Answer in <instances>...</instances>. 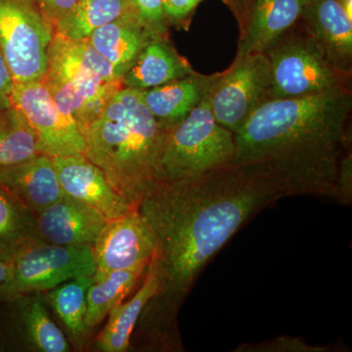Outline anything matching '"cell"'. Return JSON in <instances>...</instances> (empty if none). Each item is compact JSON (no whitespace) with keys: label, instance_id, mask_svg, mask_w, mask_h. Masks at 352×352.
I'll return each mask as SVG.
<instances>
[{"label":"cell","instance_id":"1","mask_svg":"<svg viewBox=\"0 0 352 352\" xmlns=\"http://www.w3.org/2000/svg\"><path fill=\"white\" fill-rule=\"evenodd\" d=\"M293 197L274 176L244 164H228L179 180H166L139 203L154 234L152 261L160 278L154 303L166 322L175 319L199 275L247 222L273 204Z\"/></svg>","mask_w":352,"mask_h":352},{"label":"cell","instance_id":"2","mask_svg":"<svg viewBox=\"0 0 352 352\" xmlns=\"http://www.w3.org/2000/svg\"><path fill=\"white\" fill-rule=\"evenodd\" d=\"M351 88L271 99L234 134L232 164L270 173L293 196L336 201L340 163L351 149Z\"/></svg>","mask_w":352,"mask_h":352},{"label":"cell","instance_id":"3","mask_svg":"<svg viewBox=\"0 0 352 352\" xmlns=\"http://www.w3.org/2000/svg\"><path fill=\"white\" fill-rule=\"evenodd\" d=\"M168 129L146 107L140 90L122 87L85 132V157L133 208L166 182L163 159Z\"/></svg>","mask_w":352,"mask_h":352},{"label":"cell","instance_id":"4","mask_svg":"<svg viewBox=\"0 0 352 352\" xmlns=\"http://www.w3.org/2000/svg\"><path fill=\"white\" fill-rule=\"evenodd\" d=\"M43 82L55 105L82 131L94 122L113 94L122 87L112 65L87 39L54 34L47 52Z\"/></svg>","mask_w":352,"mask_h":352},{"label":"cell","instance_id":"5","mask_svg":"<svg viewBox=\"0 0 352 352\" xmlns=\"http://www.w3.org/2000/svg\"><path fill=\"white\" fill-rule=\"evenodd\" d=\"M271 69V99H292L351 89V75L340 71L302 20L266 48Z\"/></svg>","mask_w":352,"mask_h":352},{"label":"cell","instance_id":"6","mask_svg":"<svg viewBox=\"0 0 352 352\" xmlns=\"http://www.w3.org/2000/svg\"><path fill=\"white\" fill-rule=\"evenodd\" d=\"M234 156V134L215 120L208 91L186 119L168 129L162 163L171 182L228 166Z\"/></svg>","mask_w":352,"mask_h":352},{"label":"cell","instance_id":"7","mask_svg":"<svg viewBox=\"0 0 352 352\" xmlns=\"http://www.w3.org/2000/svg\"><path fill=\"white\" fill-rule=\"evenodd\" d=\"M53 28L36 0H0V50L14 82L43 80Z\"/></svg>","mask_w":352,"mask_h":352},{"label":"cell","instance_id":"8","mask_svg":"<svg viewBox=\"0 0 352 352\" xmlns=\"http://www.w3.org/2000/svg\"><path fill=\"white\" fill-rule=\"evenodd\" d=\"M271 69L264 53L236 56L219 72L210 90L214 119L233 134L266 102L271 100Z\"/></svg>","mask_w":352,"mask_h":352},{"label":"cell","instance_id":"9","mask_svg":"<svg viewBox=\"0 0 352 352\" xmlns=\"http://www.w3.org/2000/svg\"><path fill=\"white\" fill-rule=\"evenodd\" d=\"M9 298L48 291L69 280L94 276L91 245H61L39 242L30 245L12 263Z\"/></svg>","mask_w":352,"mask_h":352},{"label":"cell","instance_id":"10","mask_svg":"<svg viewBox=\"0 0 352 352\" xmlns=\"http://www.w3.org/2000/svg\"><path fill=\"white\" fill-rule=\"evenodd\" d=\"M10 104L34 129L41 154L52 157L85 154V134L75 120L57 108L43 80L14 82Z\"/></svg>","mask_w":352,"mask_h":352},{"label":"cell","instance_id":"11","mask_svg":"<svg viewBox=\"0 0 352 352\" xmlns=\"http://www.w3.org/2000/svg\"><path fill=\"white\" fill-rule=\"evenodd\" d=\"M95 261L94 280L115 270L148 265L156 254L154 234L138 208L108 220L92 245Z\"/></svg>","mask_w":352,"mask_h":352},{"label":"cell","instance_id":"12","mask_svg":"<svg viewBox=\"0 0 352 352\" xmlns=\"http://www.w3.org/2000/svg\"><path fill=\"white\" fill-rule=\"evenodd\" d=\"M53 162L64 193L94 208L106 219H116L134 210L111 186L103 171L85 154L54 157Z\"/></svg>","mask_w":352,"mask_h":352},{"label":"cell","instance_id":"13","mask_svg":"<svg viewBox=\"0 0 352 352\" xmlns=\"http://www.w3.org/2000/svg\"><path fill=\"white\" fill-rule=\"evenodd\" d=\"M94 208L66 194L36 214L43 242L61 245H94L107 223Z\"/></svg>","mask_w":352,"mask_h":352},{"label":"cell","instance_id":"14","mask_svg":"<svg viewBox=\"0 0 352 352\" xmlns=\"http://www.w3.org/2000/svg\"><path fill=\"white\" fill-rule=\"evenodd\" d=\"M302 22L333 66L352 75V18L340 0H308Z\"/></svg>","mask_w":352,"mask_h":352},{"label":"cell","instance_id":"15","mask_svg":"<svg viewBox=\"0 0 352 352\" xmlns=\"http://www.w3.org/2000/svg\"><path fill=\"white\" fill-rule=\"evenodd\" d=\"M307 3L308 0H252L236 56L263 53L273 41L302 20Z\"/></svg>","mask_w":352,"mask_h":352},{"label":"cell","instance_id":"16","mask_svg":"<svg viewBox=\"0 0 352 352\" xmlns=\"http://www.w3.org/2000/svg\"><path fill=\"white\" fill-rule=\"evenodd\" d=\"M0 184L36 214L64 194L53 157L44 154L1 168Z\"/></svg>","mask_w":352,"mask_h":352},{"label":"cell","instance_id":"17","mask_svg":"<svg viewBox=\"0 0 352 352\" xmlns=\"http://www.w3.org/2000/svg\"><path fill=\"white\" fill-rule=\"evenodd\" d=\"M219 73H195L160 87L142 90L141 96L155 119L166 129L186 119L210 91Z\"/></svg>","mask_w":352,"mask_h":352},{"label":"cell","instance_id":"18","mask_svg":"<svg viewBox=\"0 0 352 352\" xmlns=\"http://www.w3.org/2000/svg\"><path fill=\"white\" fill-rule=\"evenodd\" d=\"M195 72L186 58L171 45L168 38L153 36L122 78V87L142 91Z\"/></svg>","mask_w":352,"mask_h":352},{"label":"cell","instance_id":"19","mask_svg":"<svg viewBox=\"0 0 352 352\" xmlns=\"http://www.w3.org/2000/svg\"><path fill=\"white\" fill-rule=\"evenodd\" d=\"M151 34L131 12L95 30L87 38L95 50L112 65L120 78L135 62Z\"/></svg>","mask_w":352,"mask_h":352},{"label":"cell","instance_id":"20","mask_svg":"<svg viewBox=\"0 0 352 352\" xmlns=\"http://www.w3.org/2000/svg\"><path fill=\"white\" fill-rule=\"evenodd\" d=\"M160 278L154 261H150L144 282L126 302H120L109 314V321L97 340V346L104 352H124L131 346L133 329L148 302L159 293Z\"/></svg>","mask_w":352,"mask_h":352},{"label":"cell","instance_id":"21","mask_svg":"<svg viewBox=\"0 0 352 352\" xmlns=\"http://www.w3.org/2000/svg\"><path fill=\"white\" fill-rule=\"evenodd\" d=\"M43 242L36 214L0 184V261L12 263L30 245Z\"/></svg>","mask_w":352,"mask_h":352},{"label":"cell","instance_id":"22","mask_svg":"<svg viewBox=\"0 0 352 352\" xmlns=\"http://www.w3.org/2000/svg\"><path fill=\"white\" fill-rule=\"evenodd\" d=\"M134 12L131 0H78L54 27L56 34L69 39H87L102 25Z\"/></svg>","mask_w":352,"mask_h":352},{"label":"cell","instance_id":"23","mask_svg":"<svg viewBox=\"0 0 352 352\" xmlns=\"http://www.w3.org/2000/svg\"><path fill=\"white\" fill-rule=\"evenodd\" d=\"M148 265L142 264L129 270L112 271L101 279H94L87 295L85 323L88 329L99 325L113 307L122 302L144 274Z\"/></svg>","mask_w":352,"mask_h":352},{"label":"cell","instance_id":"24","mask_svg":"<svg viewBox=\"0 0 352 352\" xmlns=\"http://www.w3.org/2000/svg\"><path fill=\"white\" fill-rule=\"evenodd\" d=\"M38 154V138L23 113L12 105L0 108V170Z\"/></svg>","mask_w":352,"mask_h":352},{"label":"cell","instance_id":"25","mask_svg":"<svg viewBox=\"0 0 352 352\" xmlns=\"http://www.w3.org/2000/svg\"><path fill=\"white\" fill-rule=\"evenodd\" d=\"M92 283L94 276L76 278L51 289L48 294L51 307L75 339L82 338L88 329L85 317L87 291Z\"/></svg>","mask_w":352,"mask_h":352},{"label":"cell","instance_id":"26","mask_svg":"<svg viewBox=\"0 0 352 352\" xmlns=\"http://www.w3.org/2000/svg\"><path fill=\"white\" fill-rule=\"evenodd\" d=\"M19 317L25 337L36 349L43 352H67L69 351L63 332L52 321L43 303L39 300H30L20 307Z\"/></svg>","mask_w":352,"mask_h":352},{"label":"cell","instance_id":"27","mask_svg":"<svg viewBox=\"0 0 352 352\" xmlns=\"http://www.w3.org/2000/svg\"><path fill=\"white\" fill-rule=\"evenodd\" d=\"M140 24L152 36L168 38V21L164 16L163 0H131Z\"/></svg>","mask_w":352,"mask_h":352},{"label":"cell","instance_id":"28","mask_svg":"<svg viewBox=\"0 0 352 352\" xmlns=\"http://www.w3.org/2000/svg\"><path fill=\"white\" fill-rule=\"evenodd\" d=\"M330 347L316 346L298 338L281 336L276 339L264 340L258 344H241L237 352H329Z\"/></svg>","mask_w":352,"mask_h":352},{"label":"cell","instance_id":"29","mask_svg":"<svg viewBox=\"0 0 352 352\" xmlns=\"http://www.w3.org/2000/svg\"><path fill=\"white\" fill-rule=\"evenodd\" d=\"M203 1L205 0H163L164 16L168 25L188 29L197 7Z\"/></svg>","mask_w":352,"mask_h":352},{"label":"cell","instance_id":"30","mask_svg":"<svg viewBox=\"0 0 352 352\" xmlns=\"http://www.w3.org/2000/svg\"><path fill=\"white\" fill-rule=\"evenodd\" d=\"M352 201V153L349 150L340 163L337 177V201L342 206H351Z\"/></svg>","mask_w":352,"mask_h":352},{"label":"cell","instance_id":"31","mask_svg":"<svg viewBox=\"0 0 352 352\" xmlns=\"http://www.w3.org/2000/svg\"><path fill=\"white\" fill-rule=\"evenodd\" d=\"M36 3L53 27L62 17L73 8L78 0H36Z\"/></svg>","mask_w":352,"mask_h":352},{"label":"cell","instance_id":"32","mask_svg":"<svg viewBox=\"0 0 352 352\" xmlns=\"http://www.w3.org/2000/svg\"><path fill=\"white\" fill-rule=\"evenodd\" d=\"M13 83L12 76L0 50V108L11 105L10 96Z\"/></svg>","mask_w":352,"mask_h":352},{"label":"cell","instance_id":"33","mask_svg":"<svg viewBox=\"0 0 352 352\" xmlns=\"http://www.w3.org/2000/svg\"><path fill=\"white\" fill-rule=\"evenodd\" d=\"M229 7L239 25L240 36L244 32L248 19H249L250 8L252 0H222Z\"/></svg>","mask_w":352,"mask_h":352},{"label":"cell","instance_id":"34","mask_svg":"<svg viewBox=\"0 0 352 352\" xmlns=\"http://www.w3.org/2000/svg\"><path fill=\"white\" fill-rule=\"evenodd\" d=\"M11 282H12V264L0 261V302L9 298Z\"/></svg>","mask_w":352,"mask_h":352},{"label":"cell","instance_id":"35","mask_svg":"<svg viewBox=\"0 0 352 352\" xmlns=\"http://www.w3.org/2000/svg\"><path fill=\"white\" fill-rule=\"evenodd\" d=\"M340 2L347 15L352 18V0H340Z\"/></svg>","mask_w":352,"mask_h":352}]
</instances>
